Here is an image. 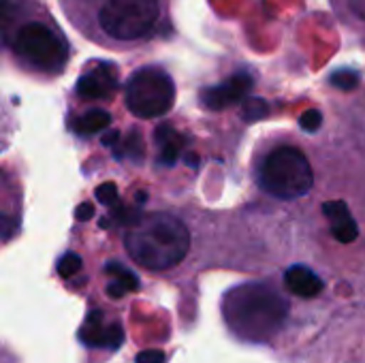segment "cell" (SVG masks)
<instances>
[{"label":"cell","instance_id":"cell-1","mask_svg":"<svg viewBox=\"0 0 365 363\" xmlns=\"http://www.w3.org/2000/svg\"><path fill=\"white\" fill-rule=\"evenodd\" d=\"M227 327L244 342H269L287 323L289 304L269 285L248 282L231 289L222 300Z\"/></svg>","mask_w":365,"mask_h":363},{"label":"cell","instance_id":"cell-2","mask_svg":"<svg viewBox=\"0 0 365 363\" xmlns=\"http://www.w3.org/2000/svg\"><path fill=\"white\" fill-rule=\"evenodd\" d=\"M124 246L137 265L165 272L184 261L190 248V233L186 225L171 214H143L128 227Z\"/></svg>","mask_w":365,"mask_h":363},{"label":"cell","instance_id":"cell-3","mask_svg":"<svg viewBox=\"0 0 365 363\" xmlns=\"http://www.w3.org/2000/svg\"><path fill=\"white\" fill-rule=\"evenodd\" d=\"M259 184L265 193L278 199H299L310 193L314 173L302 150L280 145L263 160L259 169Z\"/></svg>","mask_w":365,"mask_h":363},{"label":"cell","instance_id":"cell-4","mask_svg":"<svg viewBox=\"0 0 365 363\" xmlns=\"http://www.w3.org/2000/svg\"><path fill=\"white\" fill-rule=\"evenodd\" d=\"M124 98L133 116L150 120V118L165 116L173 107L175 86L165 71L145 66L128 79Z\"/></svg>","mask_w":365,"mask_h":363},{"label":"cell","instance_id":"cell-5","mask_svg":"<svg viewBox=\"0 0 365 363\" xmlns=\"http://www.w3.org/2000/svg\"><path fill=\"white\" fill-rule=\"evenodd\" d=\"M160 17L158 0H107L98 13L101 28L120 41H135L152 32Z\"/></svg>","mask_w":365,"mask_h":363},{"label":"cell","instance_id":"cell-6","mask_svg":"<svg viewBox=\"0 0 365 363\" xmlns=\"http://www.w3.org/2000/svg\"><path fill=\"white\" fill-rule=\"evenodd\" d=\"M13 49L21 62H26L32 68L58 73L68 60L66 43L45 24L30 21L26 24L13 43Z\"/></svg>","mask_w":365,"mask_h":363},{"label":"cell","instance_id":"cell-7","mask_svg":"<svg viewBox=\"0 0 365 363\" xmlns=\"http://www.w3.org/2000/svg\"><path fill=\"white\" fill-rule=\"evenodd\" d=\"M250 88H252V77L248 73L240 71L233 77H229L227 81H222L214 88H207L201 94V103L212 111H220V109H227V107L244 101V96L250 92Z\"/></svg>","mask_w":365,"mask_h":363},{"label":"cell","instance_id":"cell-8","mask_svg":"<svg viewBox=\"0 0 365 363\" xmlns=\"http://www.w3.org/2000/svg\"><path fill=\"white\" fill-rule=\"evenodd\" d=\"M79 340L92 349H120L124 336H122V327L118 323H107L103 312L94 310L88 315L83 327L79 329Z\"/></svg>","mask_w":365,"mask_h":363},{"label":"cell","instance_id":"cell-9","mask_svg":"<svg viewBox=\"0 0 365 363\" xmlns=\"http://www.w3.org/2000/svg\"><path fill=\"white\" fill-rule=\"evenodd\" d=\"M118 88V75L111 64H103L98 68H92L83 73L77 81V94L86 101H101L115 92Z\"/></svg>","mask_w":365,"mask_h":363},{"label":"cell","instance_id":"cell-10","mask_svg":"<svg viewBox=\"0 0 365 363\" xmlns=\"http://www.w3.org/2000/svg\"><path fill=\"white\" fill-rule=\"evenodd\" d=\"M325 216L331 223V233L338 242L342 244H351L359 237V227L355 223V218L349 212V205L344 201H327L323 205Z\"/></svg>","mask_w":365,"mask_h":363},{"label":"cell","instance_id":"cell-11","mask_svg":"<svg viewBox=\"0 0 365 363\" xmlns=\"http://www.w3.org/2000/svg\"><path fill=\"white\" fill-rule=\"evenodd\" d=\"M284 285H287V289L293 295H297L302 300H314L325 289V282L310 267H306V265H293V267H289L287 274H284Z\"/></svg>","mask_w":365,"mask_h":363},{"label":"cell","instance_id":"cell-12","mask_svg":"<svg viewBox=\"0 0 365 363\" xmlns=\"http://www.w3.org/2000/svg\"><path fill=\"white\" fill-rule=\"evenodd\" d=\"M154 139L158 143V163L163 167H171L175 165L182 148L186 145V137L180 135L175 128H171L169 124H160L154 133Z\"/></svg>","mask_w":365,"mask_h":363},{"label":"cell","instance_id":"cell-13","mask_svg":"<svg viewBox=\"0 0 365 363\" xmlns=\"http://www.w3.org/2000/svg\"><path fill=\"white\" fill-rule=\"evenodd\" d=\"M105 270H107L109 276H113V282L107 287L109 297H115V300H118V297L126 295L128 291H137V289H139L137 276H135L133 272H128L126 267H122V265H118V263H109Z\"/></svg>","mask_w":365,"mask_h":363},{"label":"cell","instance_id":"cell-14","mask_svg":"<svg viewBox=\"0 0 365 363\" xmlns=\"http://www.w3.org/2000/svg\"><path fill=\"white\" fill-rule=\"evenodd\" d=\"M109 124H111V116L105 109H92L73 122V131L77 135H94L105 131Z\"/></svg>","mask_w":365,"mask_h":363},{"label":"cell","instance_id":"cell-15","mask_svg":"<svg viewBox=\"0 0 365 363\" xmlns=\"http://www.w3.org/2000/svg\"><path fill=\"white\" fill-rule=\"evenodd\" d=\"M269 113V105L263 98H246L242 103V118L248 122H257Z\"/></svg>","mask_w":365,"mask_h":363},{"label":"cell","instance_id":"cell-16","mask_svg":"<svg viewBox=\"0 0 365 363\" xmlns=\"http://www.w3.org/2000/svg\"><path fill=\"white\" fill-rule=\"evenodd\" d=\"M133 156V158H143V141H141V135L137 131H130L128 139H124V148L122 150H115V158H124V156Z\"/></svg>","mask_w":365,"mask_h":363},{"label":"cell","instance_id":"cell-17","mask_svg":"<svg viewBox=\"0 0 365 363\" xmlns=\"http://www.w3.org/2000/svg\"><path fill=\"white\" fill-rule=\"evenodd\" d=\"M79 270H81V257L75 255V252H66V255L58 261V274L64 276V278L75 276Z\"/></svg>","mask_w":365,"mask_h":363},{"label":"cell","instance_id":"cell-18","mask_svg":"<svg viewBox=\"0 0 365 363\" xmlns=\"http://www.w3.org/2000/svg\"><path fill=\"white\" fill-rule=\"evenodd\" d=\"M329 83L340 88V90H353L359 83V75L355 71H336L329 77Z\"/></svg>","mask_w":365,"mask_h":363},{"label":"cell","instance_id":"cell-19","mask_svg":"<svg viewBox=\"0 0 365 363\" xmlns=\"http://www.w3.org/2000/svg\"><path fill=\"white\" fill-rule=\"evenodd\" d=\"M96 199L107 205V208H115L118 205V188L113 182H105L96 188Z\"/></svg>","mask_w":365,"mask_h":363},{"label":"cell","instance_id":"cell-20","mask_svg":"<svg viewBox=\"0 0 365 363\" xmlns=\"http://www.w3.org/2000/svg\"><path fill=\"white\" fill-rule=\"evenodd\" d=\"M323 124V113L319 109H308L304 116H302V128L308 131V133H317Z\"/></svg>","mask_w":365,"mask_h":363},{"label":"cell","instance_id":"cell-21","mask_svg":"<svg viewBox=\"0 0 365 363\" xmlns=\"http://www.w3.org/2000/svg\"><path fill=\"white\" fill-rule=\"evenodd\" d=\"M137 363H165V353L160 351H143L137 355Z\"/></svg>","mask_w":365,"mask_h":363},{"label":"cell","instance_id":"cell-22","mask_svg":"<svg viewBox=\"0 0 365 363\" xmlns=\"http://www.w3.org/2000/svg\"><path fill=\"white\" fill-rule=\"evenodd\" d=\"M94 216V208H92V203H81L79 208H77V212H75V218L77 220H90Z\"/></svg>","mask_w":365,"mask_h":363},{"label":"cell","instance_id":"cell-23","mask_svg":"<svg viewBox=\"0 0 365 363\" xmlns=\"http://www.w3.org/2000/svg\"><path fill=\"white\" fill-rule=\"evenodd\" d=\"M105 145H115L120 141V131H109V133H103V139H101Z\"/></svg>","mask_w":365,"mask_h":363},{"label":"cell","instance_id":"cell-24","mask_svg":"<svg viewBox=\"0 0 365 363\" xmlns=\"http://www.w3.org/2000/svg\"><path fill=\"white\" fill-rule=\"evenodd\" d=\"M351 9H353L355 15L365 19V0H351Z\"/></svg>","mask_w":365,"mask_h":363},{"label":"cell","instance_id":"cell-25","mask_svg":"<svg viewBox=\"0 0 365 363\" xmlns=\"http://www.w3.org/2000/svg\"><path fill=\"white\" fill-rule=\"evenodd\" d=\"M188 163H190V167H192V169H197V167H199L197 154H192V152H190V154H186V165H188Z\"/></svg>","mask_w":365,"mask_h":363},{"label":"cell","instance_id":"cell-26","mask_svg":"<svg viewBox=\"0 0 365 363\" xmlns=\"http://www.w3.org/2000/svg\"><path fill=\"white\" fill-rule=\"evenodd\" d=\"M135 199H137L139 203H145V201H148V195H145V193H137Z\"/></svg>","mask_w":365,"mask_h":363}]
</instances>
